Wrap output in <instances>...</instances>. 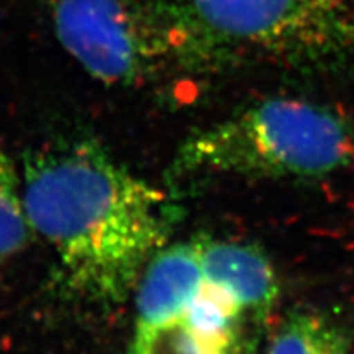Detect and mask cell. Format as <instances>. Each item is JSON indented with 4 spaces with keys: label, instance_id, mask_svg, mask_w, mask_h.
Listing matches in <instances>:
<instances>
[{
    "label": "cell",
    "instance_id": "1",
    "mask_svg": "<svg viewBox=\"0 0 354 354\" xmlns=\"http://www.w3.org/2000/svg\"><path fill=\"white\" fill-rule=\"evenodd\" d=\"M21 185L32 230L55 250L69 289L91 302H125L166 246L165 194L94 140L28 151Z\"/></svg>",
    "mask_w": 354,
    "mask_h": 354
},
{
    "label": "cell",
    "instance_id": "2",
    "mask_svg": "<svg viewBox=\"0 0 354 354\" xmlns=\"http://www.w3.org/2000/svg\"><path fill=\"white\" fill-rule=\"evenodd\" d=\"M354 165V122L317 102L272 97L185 140L174 174L320 179Z\"/></svg>",
    "mask_w": 354,
    "mask_h": 354
},
{
    "label": "cell",
    "instance_id": "3",
    "mask_svg": "<svg viewBox=\"0 0 354 354\" xmlns=\"http://www.w3.org/2000/svg\"><path fill=\"white\" fill-rule=\"evenodd\" d=\"M169 7L189 63L228 55L318 63L354 46L351 0H176Z\"/></svg>",
    "mask_w": 354,
    "mask_h": 354
},
{
    "label": "cell",
    "instance_id": "4",
    "mask_svg": "<svg viewBox=\"0 0 354 354\" xmlns=\"http://www.w3.org/2000/svg\"><path fill=\"white\" fill-rule=\"evenodd\" d=\"M53 20L64 50L109 86H138L165 61L179 59L167 2L53 0Z\"/></svg>",
    "mask_w": 354,
    "mask_h": 354
},
{
    "label": "cell",
    "instance_id": "5",
    "mask_svg": "<svg viewBox=\"0 0 354 354\" xmlns=\"http://www.w3.org/2000/svg\"><path fill=\"white\" fill-rule=\"evenodd\" d=\"M202 269V286L190 302L167 320L138 323L128 354L253 353L279 294L203 258Z\"/></svg>",
    "mask_w": 354,
    "mask_h": 354
},
{
    "label": "cell",
    "instance_id": "6",
    "mask_svg": "<svg viewBox=\"0 0 354 354\" xmlns=\"http://www.w3.org/2000/svg\"><path fill=\"white\" fill-rule=\"evenodd\" d=\"M203 281L201 236L162 246L136 284L138 323H158L177 315Z\"/></svg>",
    "mask_w": 354,
    "mask_h": 354
},
{
    "label": "cell",
    "instance_id": "7",
    "mask_svg": "<svg viewBox=\"0 0 354 354\" xmlns=\"http://www.w3.org/2000/svg\"><path fill=\"white\" fill-rule=\"evenodd\" d=\"M351 336L328 313L300 308L279 323L266 354H349Z\"/></svg>",
    "mask_w": 354,
    "mask_h": 354
},
{
    "label": "cell",
    "instance_id": "8",
    "mask_svg": "<svg viewBox=\"0 0 354 354\" xmlns=\"http://www.w3.org/2000/svg\"><path fill=\"white\" fill-rule=\"evenodd\" d=\"M32 236L24 185L10 158L0 148V258L24 250Z\"/></svg>",
    "mask_w": 354,
    "mask_h": 354
}]
</instances>
